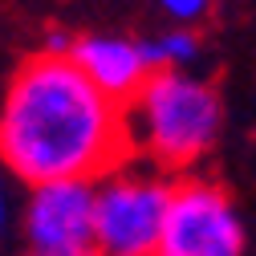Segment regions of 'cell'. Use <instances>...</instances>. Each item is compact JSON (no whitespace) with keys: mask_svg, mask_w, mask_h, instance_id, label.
Listing matches in <instances>:
<instances>
[{"mask_svg":"<svg viewBox=\"0 0 256 256\" xmlns=\"http://www.w3.org/2000/svg\"><path fill=\"white\" fill-rule=\"evenodd\" d=\"M8 228V187H4V175H0V236Z\"/></svg>","mask_w":256,"mask_h":256,"instance_id":"9c48e42d","label":"cell"},{"mask_svg":"<svg viewBox=\"0 0 256 256\" xmlns=\"http://www.w3.org/2000/svg\"><path fill=\"white\" fill-rule=\"evenodd\" d=\"M70 61L78 66V74L106 94L110 102L126 106L138 94V86L154 74L150 61H146V49L142 41L134 37H122V33H90V37H78L70 45Z\"/></svg>","mask_w":256,"mask_h":256,"instance_id":"8992f818","label":"cell"},{"mask_svg":"<svg viewBox=\"0 0 256 256\" xmlns=\"http://www.w3.org/2000/svg\"><path fill=\"white\" fill-rule=\"evenodd\" d=\"M224 130V102L208 78L196 74H150L138 94L122 106L126 158L150 171H191L204 163Z\"/></svg>","mask_w":256,"mask_h":256,"instance_id":"7a4b0ae2","label":"cell"},{"mask_svg":"<svg viewBox=\"0 0 256 256\" xmlns=\"http://www.w3.org/2000/svg\"><path fill=\"white\" fill-rule=\"evenodd\" d=\"M28 256H98L94 248H74V252H28Z\"/></svg>","mask_w":256,"mask_h":256,"instance_id":"30bf717a","label":"cell"},{"mask_svg":"<svg viewBox=\"0 0 256 256\" xmlns=\"http://www.w3.org/2000/svg\"><path fill=\"white\" fill-rule=\"evenodd\" d=\"M146 49V61H150V70H171V74H187V66L200 57V37L191 33L187 24H171L167 33H158L150 41H142Z\"/></svg>","mask_w":256,"mask_h":256,"instance_id":"52a82bcc","label":"cell"},{"mask_svg":"<svg viewBox=\"0 0 256 256\" xmlns=\"http://www.w3.org/2000/svg\"><path fill=\"white\" fill-rule=\"evenodd\" d=\"M158 8H163L175 24H196V20H204L208 12H212V0H158Z\"/></svg>","mask_w":256,"mask_h":256,"instance_id":"ba28073f","label":"cell"},{"mask_svg":"<svg viewBox=\"0 0 256 256\" xmlns=\"http://www.w3.org/2000/svg\"><path fill=\"white\" fill-rule=\"evenodd\" d=\"M171 179L175 175H158L134 158L94 179L90 248L98 256H154Z\"/></svg>","mask_w":256,"mask_h":256,"instance_id":"3957f363","label":"cell"},{"mask_svg":"<svg viewBox=\"0 0 256 256\" xmlns=\"http://www.w3.org/2000/svg\"><path fill=\"white\" fill-rule=\"evenodd\" d=\"M118 163H126L122 106L78 74L70 53L20 61L0 102V167L37 187L53 179L94 183Z\"/></svg>","mask_w":256,"mask_h":256,"instance_id":"6da1fadb","label":"cell"},{"mask_svg":"<svg viewBox=\"0 0 256 256\" xmlns=\"http://www.w3.org/2000/svg\"><path fill=\"white\" fill-rule=\"evenodd\" d=\"M94 183L53 179L28 187L24 200V244L28 252H74L90 248Z\"/></svg>","mask_w":256,"mask_h":256,"instance_id":"5b68a950","label":"cell"},{"mask_svg":"<svg viewBox=\"0 0 256 256\" xmlns=\"http://www.w3.org/2000/svg\"><path fill=\"white\" fill-rule=\"evenodd\" d=\"M248 228L236 200L204 175L171 179L154 256H244Z\"/></svg>","mask_w":256,"mask_h":256,"instance_id":"277c9868","label":"cell"}]
</instances>
